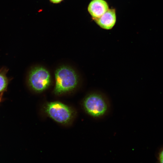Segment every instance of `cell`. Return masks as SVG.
<instances>
[{
  "label": "cell",
  "mask_w": 163,
  "mask_h": 163,
  "mask_svg": "<svg viewBox=\"0 0 163 163\" xmlns=\"http://www.w3.org/2000/svg\"><path fill=\"white\" fill-rule=\"evenodd\" d=\"M83 104L86 113L96 119L104 117L110 110V103L107 97L98 91L88 95L84 99Z\"/></svg>",
  "instance_id": "1"
},
{
  "label": "cell",
  "mask_w": 163,
  "mask_h": 163,
  "mask_svg": "<svg viewBox=\"0 0 163 163\" xmlns=\"http://www.w3.org/2000/svg\"><path fill=\"white\" fill-rule=\"evenodd\" d=\"M56 85L54 92L60 94L71 90L76 86L78 78L75 71L66 66L58 69L55 73Z\"/></svg>",
  "instance_id": "2"
},
{
  "label": "cell",
  "mask_w": 163,
  "mask_h": 163,
  "mask_svg": "<svg viewBox=\"0 0 163 163\" xmlns=\"http://www.w3.org/2000/svg\"><path fill=\"white\" fill-rule=\"evenodd\" d=\"M44 110L53 120L63 124L69 123L73 115V110L70 107L58 101L47 103L44 107Z\"/></svg>",
  "instance_id": "3"
},
{
  "label": "cell",
  "mask_w": 163,
  "mask_h": 163,
  "mask_svg": "<svg viewBox=\"0 0 163 163\" xmlns=\"http://www.w3.org/2000/svg\"><path fill=\"white\" fill-rule=\"evenodd\" d=\"M51 82L50 74L42 67H36L30 72L28 83L30 88L36 91H41L49 86Z\"/></svg>",
  "instance_id": "4"
},
{
  "label": "cell",
  "mask_w": 163,
  "mask_h": 163,
  "mask_svg": "<svg viewBox=\"0 0 163 163\" xmlns=\"http://www.w3.org/2000/svg\"><path fill=\"white\" fill-rule=\"evenodd\" d=\"M101 28L107 30L112 29L116 22L115 9H109L99 18L94 20Z\"/></svg>",
  "instance_id": "5"
},
{
  "label": "cell",
  "mask_w": 163,
  "mask_h": 163,
  "mask_svg": "<svg viewBox=\"0 0 163 163\" xmlns=\"http://www.w3.org/2000/svg\"><path fill=\"white\" fill-rule=\"evenodd\" d=\"M87 9L94 20L101 16L109 8L107 3L104 0H92L88 4Z\"/></svg>",
  "instance_id": "6"
},
{
  "label": "cell",
  "mask_w": 163,
  "mask_h": 163,
  "mask_svg": "<svg viewBox=\"0 0 163 163\" xmlns=\"http://www.w3.org/2000/svg\"><path fill=\"white\" fill-rule=\"evenodd\" d=\"M8 70L5 67L0 69V93L5 91L7 88L9 81L6 75Z\"/></svg>",
  "instance_id": "7"
},
{
  "label": "cell",
  "mask_w": 163,
  "mask_h": 163,
  "mask_svg": "<svg viewBox=\"0 0 163 163\" xmlns=\"http://www.w3.org/2000/svg\"><path fill=\"white\" fill-rule=\"evenodd\" d=\"M53 4H59L62 2L63 0H49Z\"/></svg>",
  "instance_id": "8"
},
{
  "label": "cell",
  "mask_w": 163,
  "mask_h": 163,
  "mask_svg": "<svg viewBox=\"0 0 163 163\" xmlns=\"http://www.w3.org/2000/svg\"><path fill=\"white\" fill-rule=\"evenodd\" d=\"M159 160L161 163H163V150L160 154Z\"/></svg>",
  "instance_id": "9"
},
{
  "label": "cell",
  "mask_w": 163,
  "mask_h": 163,
  "mask_svg": "<svg viewBox=\"0 0 163 163\" xmlns=\"http://www.w3.org/2000/svg\"><path fill=\"white\" fill-rule=\"evenodd\" d=\"M1 98L0 96V102L1 101Z\"/></svg>",
  "instance_id": "10"
}]
</instances>
